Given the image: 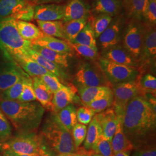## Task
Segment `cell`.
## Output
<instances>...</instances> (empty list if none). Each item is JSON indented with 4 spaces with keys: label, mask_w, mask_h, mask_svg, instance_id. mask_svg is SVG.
<instances>
[{
    "label": "cell",
    "mask_w": 156,
    "mask_h": 156,
    "mask_svg": "<svg viewBox=\"0 0 156 156\" xmlns=\"http://www.w3.org/2000/svg\"><path fill=\"white\" fill-rule=\"evenodd\" d=\"M122 123L124 133L132 142L144 139L155 131L156 108L137 95L129 102Z\"/></svg>",
    "instance_id": "6da1fadb"
},
{
    "label": "cell",
    "mask_w": 156,
    "mask_h": 156,
    "mask_svg": "<svg viewBox=\"0 0 156 156\" xmlns=\"http://www.w3.org/2000/svg\"><path fill=\"white\" fill-rule=\"evenodd\" d=\"M0 109L20 133H31L38 128L45 112L39 102H24L4 97L0 99Z\"/></svg>",
    "instance_id": "7a4b0ae2"
},
{
    "label": "cell",
    "mask_w": 156,
    "mask_h": 156,
    "mask_svg": "<svg viewBox=\"0 0 156 156\" xmlns=\"http://www.w3.org/2000/svg\"><path fill=\"white\" fill-rule=\"evenodd\" d=\"M42 133L48 144L58 154L75 153L79 149L74 144L71 132L62 124L56 114L46 122Z\"/></svg>",
    "instance_id": "3957f363"
},
{
    "label": "cell",
    "mask_w": 156,
    "mask_h": 156,
    "mask_svg": "<svg viewBox=\"0 0 156 156\" xmlns=\"http://www.w3.org/2000/svg\"><path fill=\"white\" fill-rule=\"evenodd\" d=\"M31 45V41L23 39L19 33L15 19H0V48L8 59L15 56L26 55Z\"/></svg>",
    "instance_id": "277c9868"
},
{
    "label": "cell",
    "mask_w": 156,
    "mask_h": 156,
    "mask_svg": "<svg viewBox=\"0 0 156 156\" xmlns=\"http://www.w3.org/2000/svg\"><path fill=\"white\" fill-rule=\"evenodd\" d=\"M41 145V140L37 135L33 132L22 133L2 143L1 148L17 154L39 156Z\"/></svg>",
    "instance_id": "5b68a950"
},
{
    "label": "cell",
    "mask_w": 156,
    "mask_h": 156,
    "mask_svg": "<svg viewBox=\"0 0 156 156\" xmlns=\"http://www.w3.org/2000/svg\"><path fill=\"white\" fill-rule=\"evenodd\" d=\"M140 79L116 84L113 88V108L122 122L126 107L134 97L139 95Z\"/></svg>",
    "instance_id": "8992f818"
},
{
    "label": "cell",
    "mask_w": 156,
    "mask_h": 156,
    "mask_svg": "<svg viewBox=\"0 0 156 156\" xmlns=\"http://www.w3.org/2000/svg\"><path fill=\"white\" fill-rule=\"evenodd\" d=\"M99 65L106 79L115 85L134 80L140 76V71L137 68L117 64L103 57L99 60Z\"/></svg>",
    "instance_id": "52a82bcc"
},
{
    "label": "cell",
    "mask_w": 156,
    "mask_h": 156,
    "mask_svg": "<svg viewBox=\"0 0 156 156\" xmlns=\"http://www.w3.org/2000/svg\"><path fill=\"white\" fill-rule=\"evenodd\" d=\"M145 30L140 22L132 20L124 35L123 46L137 62L142 49Z\"/></svg>",
    "instance_id": "ba28073f"
},
{
    "label": "cell",
    "mask_w": 156,
    "mask_h": 156,
    "mask_svg": "<svg viewBox=\"0 0 156 156\" xmlns=\"http://www.w3.org/2000/svg\"><path fill=\"white\" fill-rule=\"evenodd\" d=\"M75 81L79 87L105 86L106 81L102 74L87 62L80 64L75 75Z\"/></svg>",
    "instance_id": "9c48e42d"
},
{
    "label": "cell",
    "mask_w": 156,
    "mask_h": 156,
    "mask_svg": "<svg viewBox=\"0 0 156 156\" xmlns=\"http://www.w3.org/2000/svg\"><path fill=\"white\" fill-rule=\"evenodd\" d=\"M10 60L11 62L0 68V91L2 92L30 76L13 60Z\"/></svg>",
    "instance_id": "30bf717a"
},
{
    "label": "cell",
    "mask_w": 156,
    "mask_h": 156,
    "mask_svg": "<svg viewBox=\"0 0 156 156\" xmlns=\"http://www.w3.org/2000/svg\"><path fill=\"white\" fill-rule=\"evenodd\" d=\"M156 57V31L155 26L149 24L145 27L144 41L138 66L155 63Z\"/></svg>",
    "instance_id": "8fae6325"
},
{
    "label": "cell",
    "mask_w": 156,
    "mask_h": 156,
    "mask_svg": "<svg viewBox=\"0 0 156 156\" xmlns=\"http://www.w3.org/2000/svg\"><path fill=\"white\" fill-rule=\"evenodd\" d=\"M123 26L124 22L122 17H118L112 20L108 28L98 38L102 49L106 50L119 44L122 38Z\"/></svg>",
    "instance_id": "7c38bea8"
},
{
    "label": "cell",
    "mask_w": 156,
    "mask_h": 156,
    "mask_svg": "<svg viewBox=\"0 0 156 156\" xmlns=\"http://www.w3.org/2000/svg\"><path fill=\"white\" fill-rule=\"evenodd\" d=\"M95 116L97 119L102 130V134L111 142L117 125L121 121L115 112L113 108H108L98 113Z\"/></svg>",
    "instance_id": "4fadbf2b"
},
{
    "label": "cell",
    "mask_w": 156,
    "mask_h": 156,
    "mask_svg": "<svg viewBox=\"0 0 156 156\" xmlns=\"http://www.w3.org/2000/svg\"><path fill=\"white\" fill-rule=\"evenodd\" d=\"M64 5L57 4H41L34 8V19L37 20L49 22L62 20Z\"/></svg>",
    "instance_id": "5bb4252c"
},
{
    "label": "cell",
    "mask_w": 156,
    "mask_h": 156,
    "mask_svg": "<svg viewBox=\"0 0 156 156\" xmlns=\"http://www.w3.org/2000/svg\"><path fill=\"white\" fill-rule=\"evenodd\" d=\"M102 57L111 62L129 67H138V64L126 49L119 44L104 50Z\"/></svg>",
    "instance_id": "9a60e30c"
},
{
    "label": "cell",
    "mask_w": 156,
    "mask_h": 156,
    "mask_svg": "<svg viewBox=\"0 0 156 156\" xmlns=\"http://www.w3.org/2000/svg\"><path fill=\"white\" fill-rule=\"evenodd\" d=\"M31 44L45 47L57 53L68 56H72L73 53V50L68 42L45 35L39 39L32 41Z\"/></svg>",
    "instance_id": "2e32d148"
},
{
    "label": "cell",
    "mask_w": 156,
    "mask_h": 156,
    "mask_svg": "<svg viewBox=\"0 0 156 156\" xmlns=\"http://www.w3.org/2000/svg\"><path fill=\"white\" fill-rule=\"evenodd\" d=\"M31 79L36 100L44 108L55 112V108L52 104L53 93L39 76H34Z\"/></svg>",
    "instance_id": "e0dca14e"
},
{
    "label": "cell",
    "mask_w": 156,
    "mask_h": 156,
    "mask_svg": "<svg viewBox=\"0 0 156 156\" xmlns=\"http://www.w3.org/2000/svg\"><path fill=\"white\" fill-rule=\"evenodd\" d=\"M10 59L15 62L30 76H41L46 74L53 75L26 55L15 56Z\"/></svg>",
    "instance_id": "ac0fdd59"
},
{
    "label": "cell",
    "mask_w": 156,
    "mask_h": 156,
    "mask_svg": "<svg viewBox=\"0 0 156 156\" xmlns=\"http://www.w3.org/2000/svg\"><path fill=\"white\" fill-rule=\"evenodd\" d=\"M89 9L82 0H71L64 5L62 22L66 23L83 17H89Z\"/></svg>",
    "instance_id": "d6986e66"
},
{
    "label": "cell",
    "mask_w": 156,
    "mask_h": 156,
    "mask_svg": "<svg viewBox=\"0 0 156 156\" xmlns=\"http://www.w3.org/2000/svg\"><path fill=\"white\" fill-rule=\"evenodd\" d=\"M77 89L73 85L65 86L53 94L52 104L55 108V112H57L71 104L76 94Z\"/></svg>",
    "instance_id": "ffe728a7"
},
{
    "label": "cell",
    "mask_w": 156,
    "mask_h": 156,
    "mask_svg": "<svg viewBox=\"0 0 156 156\" xmlns=\"http://www.w3.org/2000/svg\"><path fill=\"white\" fill-rule=\"evenodd\" d=\"M26 56L37 62L41 66L55 75L60 80H62V81L66 80L68 78V75L63 70V68L54 62L48 60L45 57L41 55L39 53L32 49L31 48L28 49Z\"/></svg>",
    "instance_id": "44dd1931"
},
{
    "label": "cell",
    "mask_w": 156,
    "mask_h": 156,
    "mask_svg": "<svg viewBox=\"0 0 156 156\" xmlns=\"http://www.w3.org/2000/svg\"><path fill=\"white\" fill-rule=\"evenodd\" d=\"M149 0H123L126 13L131 20L140 22L145 18Z\"/></svg>",
    "instance_id": "7402d4cb"
},
{
    "label": "cell",
    "mask_w": 156,
    "mask_h": 156,
    "mask_svg": "<svg viewBox=\"0 0 156 156\" xmlns=\"http://www.w3.org/2000/svg\"><path fill=\"white\" fill-rule=\"evenodd\" d=\"M29 2L28 0H0V19H15L17 15Z\"/></svg>",
    "instance_id": "603a6c76"
},
{
    "label": "cell",
    "mask_w": 156,
    "mask_h": 156,
    "mask_svg": "<svg viewBox=\"0 0 156 156\" xmlns=\"http://www.w3.org/2000/svg\"><path fill=\"white\" fill-rule=\"evenodd\" d=\"M113 153L120 151H131L134 148L133 143L128 139L123 130V125L120 122L111 140Z\"/></svg>",
    "instance_id": "cb8c5ba5"
},
{
    "label": "cell",
    "mask_w": 156,
    "mask_h": 156,
    "mask_svg": "<svg viewBox=\"0 0 156 156\" xmlns=\"http://www.w3.org/2000/svg\"><path fill=\"white\" fill-rule=\"evenodd\" d=\"M112 89L108 86L79 87V93L82 103L86 105L106 94Z\"/></svg>",
    "instance_id": "d4e9b609"
},
{
    "label": "cell",
    "mask_w": 156,
    "mask_h": 156,
    "mask_svg": "<svg viewBox=\"0 0 156 156\" xmlns=\"http://www.w3.org/2000/svg\"><path fill=\"white\" fill-rule=\"evenodd\" d=\"M120 0H95L93 11L97 13L108 15L113 17L117 15L122 8Z\"/></svg>",
    "instance_id": "484cf974"
},
{
    "label": "cell",
    "mask_w": 156,
    "mask_h": 156,
    "mask_svg": "<svg viewBox=\"0 0 156 156\" xmlns=\"http://www.w3.org/2000/svg\"><path fill=\"white\" fill-rule=\"evenodd\" d=\"M16 25L20 36L27 41L32 42L44 35L41 30L31 23L16 20Z\"/></svg>",
    "instance_id": "4316f807"
},
{
    "label": "cell",
    "mask_w": 156,
    "mask_h": 156,
    "mask_svg": "<svg viewBox=\"0 0 156 156\" xmlns=\"http://www.w3.org/2000/svg\"><path fill=\"white\" fill-rule=\"evenodd\" d=\"M31 48L32 49L39 53L41 55L45 57L48 60L55 63L62 68H67L68 67V56L66 55L57 53L47 48L41 46L39 45H31Z\"/></svg>",
    "instance_id": "83f0119b"
},
{
    "label": "cell",
    "mask_w": 156,
    "mask_h": 156,
    "mask_svg": "<svg viewBox=\"0 0 156 156\" xmlns=\"http://www.w3.org/2000/svg\"><path fill=\"white\" fill-rule=\"evenodd\" d=\"M39 29L45 35L66 39L63 28V22L60 20L44 22L37 20Z\"/></svg>",
    "instance_id": "f1b7e54d"
},
{
    "label": "cell",
    "mask_w": 156,
    "mask_h": 156,
    "mask_svg": "<svg viewBox=\"0 0 156 156\" xmlns=\"http://www.w3.org/2000/svg\"><path fill=\"white\" fill-rule=\"evenodd\" d=\"M102 135V130L100 124L95 116H94L89 123L87 129V134L84 140V147L86 151H92L101 135Z\"/></svg>",
    "instance_id": "f546056e"
},
{
    "label": "cell",
    "mask_w": 156,
    "mask_h": 156,
    "mask_svg": "<svg viewBox=\"0 0 156 156\" xmlns=\"http://www.w3.org/2000/svg\"><path fill=\"white\" fill-rule=\"evenodd\" d=\"M56 114L59 121L70 132L78 123L76 109L71 104L56 112Z\"/></svg>",
    "instance_id": "4dcf8cb0"
},
{
    "label": "cell",
    "mask_w": 156,
    "mask_h": 156,
    "mask_svg": "<svg viewBox=\"0 0 156 156\" xmlns=\"http://www.w3.org/2000/svg\"><path fill=\"white\" fill-rule=\"evenodd\" d=\"M71 43L88 46L91 48L97 49L96 38L91 23L87 22Z\"/></svg>",
    "instance_id": "1f68e13d"
},
{
    "label": "cell",
    "mask_w": 156,
    "mask_h": 156,
    "mask_svg": "<svg viewBox=\"0 0 156 156\" xmlns=\"http://www.w3.org/2000/svg\"><path fill=\"white\" fill-rule=\"evenodd\" d=\"M88 22V17L63 23V28L66 39L71 42L78 35Z\"/></svg>",
    "instance_id": "d6a6232c"
},
{
    "label": "cell",
    "mask_w": 156,
    "mask_h": 156,
    "mask_svg": "<svg viewBox=\"0 0 156 156\" xmlns=\"http://www.w3.org/2000/svg\"><path fill=\"white\" fill-rule=\"evenodd\" d=\"M113 91L112 90L106 93V94L102 96L98 99L91 102L86 106L93 109L96 113H100L111 107L113 105Z\"/></svg>",
    "instance_id": "836d02e7"
},
{
    "label": "cell",
    "mask_w": 156,
    "mask_h": 156,
    "mask_svg": "<svg viewBox=\"0 0 156 156\" xmlns=\"http://www.w3.org/2000/svg\"><path fill=\"white\" fill-rule=\"evenodd\" d=\"M113 18L112 16L105 14H100L91 23L94 33L95 38H98L111 24Z\"/></svg>",
    "instance_id": "e575fe53"
},
{
    "label": "cell",
    "mask_w": 156,
    "mask_h": 156,
    "mask_svg": "<svg viewBox=\"0 0 156 156\" xmlns=\"http://www.w3.org/2000/svg\"><path fill=\"white\" fill-rule=\"evenodd\" d=\"M92 151L102 156H112L113 154L111 142L107 140L103 134L101 135Z\"/></svg>",
    "instance_id": "d590c367"
},
{
    "label": "cell",
    "mask_w": 156,
    "mask_h": 156,
    "mask_svg": "<svg viewBox=\"0 0 156 156\" xmlns=\"http://www.w3.org/2000/svg\"><path fill=\"white\" fill-rule=\"evenodd\" d=\"M18 100L24 102H33L37 100L34 90L32 79L30 77L27 78L24 81L22 92Z\"/></svg>",
    "instance_id": "8d00e7d4"
},
{
    "label": "cell",
    "mask_w": 156,
    "mask_h": 156,
    "mask_svg": "<svg viewBox=\"0 0 156 156\" xmlns=\"http://www.w3.org/2000/svg\"><path fill=\"white\" fill-rule=\"evenodd\" d=\"M68 43L73 50L75 51L80 56L92 60H94L98 57V49L93 48L88 46L73 44L69 42Z\"/></svg>",
    "instance_id": "74e56055"
},
{
    "label": "cell",
    "mask_w": 156,
    "mask_h": 156,
    "mask_svg": "<svg viewBox=\"0 0 156 156\" xmlns=\"http://www.w3.org/2000/svg\"><path fill=\"white\" fill-rule=\"evenodd\" d=\"M87 126L84 124L77 123L71 131L74 144L76 147H79L86 139L87 134Z\"/></svg>",
    "instance_id": "f35d334b"
},
{
    "label": "cell",
    "mask_w": 156,
    "mask_h": 156,
    "mask_svg": "<svg viewBox=\"0 0 156 156\" xmlns=\"http://www.w3.org/2000/svg\"><path fill=\"white\" fill-rule=\"evenodd\" d=\"M95 113L94 110L88 106L80 107L76 110L77 121L82 124H89L95 115Z\"/></svg>",
    "instance_id": "ab89813d"
},
{
    "label": "cell",
    "mask_w": 156,
    "mask_h": 156,
    "mask_svg": "<svg viewBox=\"0 0 156 156\" xmlns=\"http://www.w3.org/2000/svg\"><path fill=\"white\" fill-rule=\"evenodd\" d=\"M39 77L53 94L64 86L60 82V80L54 75L46 74Z\"/></svg>",
    "instance_id": "60d3db41"
},
{
    "label": "cell",
    "mask_w": 156,
    "mask_h": 156,
    "mask_svg": "<svg viewBox=\"0 0 156 156\" xmlns=\"http://www.w3.org/2000/svg\"><path fill=\"white\" fill-rule=\"evenodd\" d=\"M28 78H24L22 80H20L16 83L13 85L8 89L6 90L5 91H3L2 97L9 100H18L22 92L23 86L24 81L25 80V79Z\"/></svg>",
    "instance_id": "b9f144b4"
},
{
    "label": "cell",
    "mask_w": 156,
    "mask_h": 156,
    "mask_svg": "<svg viewBox=\"0 0 156 156\" xmlns=\"http://www.w3.org/2000/svg\"><path fill=\"white\" fill-rule=\"evenodd\" d=\"M11 134V126L4 113L0 110V144L9 139Z\"/></svg>",
    "instance_id": "7bdbcfd3"
},
{
    "label": "cell",
    "mask_w": 156,
    "mask_h": 156,
    "mask_svg": "<svg viewBox=\"0 0 156 156\" xmlns=\"http://www.w3.org/2000/svg\"><path fill=\"white\" fill-rule=\"evenodd\" d=\"M140 87L155 94L156 90V77L150 73L146 74L140 80Z\"/></svg>",
    "instance_id": "ee69618b"
},
{
    "label": "cell",
    "mask_w": 156,
    "mask_h": 156,
    "mask_svg": "<svg viewBox=\"0 0 156 156\" xmlns=\"http://www.w3.org/2000/svg\"><path fill=\"white\" fill-rule=\"evenodd\" d=\"M149 24L155 26L156 23V0H149L145 18Z\"/></svg>",
    "instance_id": "f6af8a7d"
},
{
    "label": "cell",
    "mask_w": 156,
    "mask_h": 156,
    "mask_svg": "<svg viewBox=\"0 0 156 156\" xmlns=\"http://www.w3.org/2000/svg\"><path fill=\"white\" fill-rule=\"evenodd\" d=\"M34 8L32 4L30 2L17 15L16 20H22L24 22H29L32 20L34 17Z\"/></svg>",
    "instance_id": "bcb514c9"
},
{
    "label": "cell",
    "mask_w": 156,
    "mask_h": 156,
    "mask_svg": "<svg viewBox=\"0 0 156 156\" xmlns=\"http://www.w3.org/2000/svg\"><path fill=\"white\" fill-rule=\"evenodd\" d=\"M132 156H156V147L147 146L135 151Z\"/></svg>",
    "instance_id": "7dc6e473"
},
{
    "label": "cell",
    "mask_w": 156,
    "mask_h": 156,
    "mask_svg": "<svg viewBox=\"0 0 156 156\" xmlns=\"http://www.w3.org/2000/svg\"><path fill=\"white\" fill-rule=\"evenodd\" d=\"M86 150L84 149H79L78 151L75 153H64V154H58L57 156H80L82 154L84 153Z\"/></svg>",
    "instance_id": "c3c4849f"
},
{
    "label": "cell",
    "mask_w": 156,
    "mask_h": 156,
    "mask_svg": "<svg viewBox=\"0 0 156 156\" xmlns=\"http://www.w3.org/2000/svg\"><path fill=\"white\" fill-rule=\"evenodd\" d=\"M39 156H51V154L44 146L41 145L39 149Z\"/></svg>",
    "instance_id": "681fc988"
},
{
    "label": "cell",
    "mask_w": 156,
    "mask_h": 156,
    "mask_svg": "<svg viewBox=\"0 0 156 156\" xmlns=\"http://www.w3.org/2000/svg\"><path fill=\"white\" fill-rule=\"evenodd\" d=\"M112 156H130L129 151H120L113 153Z\"/></svg>",
    "instance_id": "f907efd6"
},
{
    "label": "cell",
    "mask_w": 156,
    "mask_h": 156,
    "mask_svg": "<svg viewBox=\"0 0 156 156\" xmlns=\"http://www.w3.org/2000/svg\"><path fill=\"white\" fill-rule=\"evenodd\" d=\"M2 155L3 156H16L13 152L9 150H3Z\"/></svg>",
    "instance_id": "816d5d0a"
},
{
    "label": "cell",
    "mask_w": 156,
    "mask_h": 156,
    "mask_svg": "<svg viewBox=\"0 0 156 156\" xmlns=\"http://www.w3.org/2000/svg\"><path fill=\"white\" fill-rule=\"evenodd\" d=\"M53 0H28L29 2H31L36 4H41V3H45V2H48L52 1Z\"/></svg>",
    "instance_id": "f5cc1de1"
},
{
    "label": "cell",
    "mask_w": 156,
    "mask_h": 156,
    "mask_svg": "<svg viewBox=\"0 0 156 156\" xmlns=\"http://www.w3.org/2000/svg\"><path fill=\"white\" fill-rule=\"evenodd\" d=\"M94 153V151H86L83 154H82L80 156H91Z\"/></svg>",
    "instance_id": "db71d44e"
},
{
    "label": "cell",
    "mask_w": 156,
    "mask_h": 156,
    "mask_svg": "<svg viewBox=\"0 0 156 156\" xmlns=\"http://www.w3.org/2000/svg\"><path fill=\"white\" fill-rule=\"evenodd\" d=\"M14 154H15L16 156H30V155H26V154H17V153H15Z\"/></svg>",
    "instance_id": "11a10c76"
},
{
    "label": "cell",
    "mask_w": 156,
    "mask_h": 156,
    "mask_svg": "<svg viewBox=\"0 0 156 156\" xmlns=\"http://www.w3.org/2000/svg\"><path fill=\"white\" fill-rule=\"evenodd\" d=\"M91 156H102L100 155V154H96V153H94L93 155Z\"/></svg>",
    "instance_id": "9f6ffc18"
},
{
    "label": "cell",
    "mask_w": 156,
    "mask_h": 156,
    "mask_svg": "<svg viewBox=\"0 0 156 156\" xmlns=\"http://www.w3.org/2000/svg\"></svg>",
    "instance_id": "6f0895ef"
}]
</instances>
